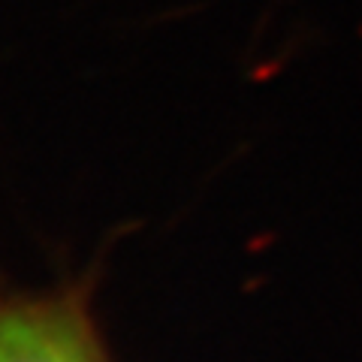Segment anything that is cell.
Returning a JSON list of instances; mask_svg holds the SVG:
<instances>
[{
	"mask_svg": "<svg viewBox=\"0 0 362 362\" xmlns=\"http://www.w3.org/2000/svg\"><path fill=\"white\" fill-rule=\"evenodd\" d=\"M0 362H109L76 293H0Z\"/></svg>",
	"mask_w": 362,
	"mask_h": 362,
	"instance_id": "obj_1",
	"label": "cell"
}]
</instances>
